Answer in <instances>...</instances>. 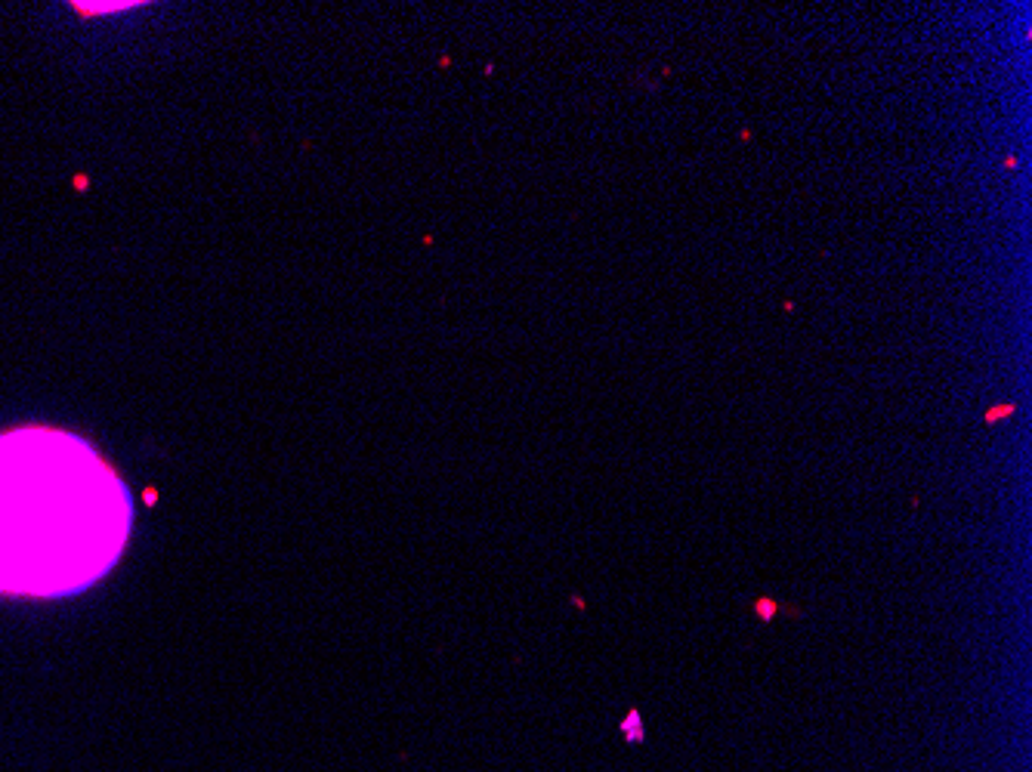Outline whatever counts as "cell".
<instances>
[{"mask_svg": "<svg viewBox=\"0 0 1032 772\" xmlns=\"http://www.w3.org/2000/svg\"><path fill=\"white\" fill-rule=\"evenodd\" d=\"M1014 412H1017V405H1008V402H1005L1001 408H993V412H986V424H993V420H998V417H1005V414H1014Z\"/></svg>", "mask_w": 1032, "mask_h": 772, "instance_id": "obj_2", "label": "cell"}, {"mask_svg": "<svg viewBox=\"0 0 1032 772\" xmlns=\"http://www.w3.org/2000/svg\"><path fill=\"white\" fill-rule=\"evenodd\" d=\"M118 473L62 429L0 436V594L71 597L118 563L130 534Z\"/></svg>", "mask_w": 1032, "mask_h": 772, "instance_id": "obj_1", "label": "cell"}, {"mask_svg": "<svg viewBox=\"0 0 1032 772\" xmlns=\"http://www.w3.org/2000/svg\"><path fill=\"white\" fill-rule=\"evenodd\" d=\"M1005 168H1008V171H1014V168H1017V154H1005Z\"/></svg>", "mask_w": 1032, "mask_h": 772, "instance_id": "obj_3", "label": "cell"}]
</instances>
